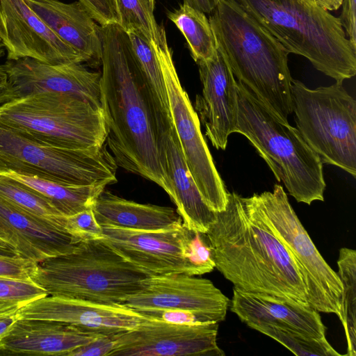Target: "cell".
Wrapping results in <instances>:
<instances>
[{
	"mask_svg": "<svg viewBox=\"0 0 356 356\" xmlns=\"http://www.w3.org/2000/svg\"><path fill=\"white\" fill-rule=\"evenodd\" d=\"M0 38L7 60L30 58L52 65L83 63L25 0H0Z\"/></svg>",
	"mask_w": 356,
	"mask_h": 356,
	"instance_id": "obj_15",
	"label": "cell"
},
{
	"mask_svg": "<svg viewBox=\"0 0 356 356\" xmlns=\"http://www.w3.org/2000/svg\"><path fill=\"white\" fill-rule=\"evenodd\" d=\"M230 309L247 324L268 323L295 330L311 337L325 339L326 327L318 312L274 296L234 287Z\"/></svg>",
	"mask_w": 356,
	"mask_h": 356,
	"instance_id": "obj_22",
	"label": "cell"
},
{
	"mask_svg": "<svg viewBox=\"0 0 356 356\" xmlns=\"http://www.w3.org/2000/svg\"><path fill=\"white\" fill-rule=\"evenodd\" d=\"M161 28L159 42L152 44L160 63L172 122L185 161L204 202L213 211L220 212L226 209L229 192L202 134L198 115L181 86L165 28Z\"/></svg>",
	"mask_w": 356,
	"mask_h": 356,
	"instance_id": "obj_11",
	"label": "cell"
},
{
	"mask_svg": "<svg viewBox=\"0 0 356 356\" xmlns=\"http://www.w3.org/2000/svg\"><path fill=\"white\" fill-rule=\"evenodd\" d=\"M1 174L36 191L64 216H72L91 208L94 200L106 187L104 185H72L12 172Z\"/></svg>",
	"mask_w": 356,
	"mask_h": 356,
	"instance_id": "obj_25",
	"label": "cell"
},
{
	"mask_svg": "<svg viewBox=\"0 0 356 356\" xmlns=\"http://www.w3.org/2000/svg\"><path fill=\"white\" fill-rule=\"evenodd\" d=\"M219 0H184L185 5L204 14H211L216 7Z\"/></svg>",
	"mask_w": 356,
	"mask_h": 356,
	"instance_id": "obj_41",
	"label": "cell"
},
{
	"mask_svg": "<svg viewBox=\"0 0 356 356\" xmlns=\"http://www.w3.org/2000/svg\"><path fill=\"white\" fill-rule=\"evenodd\" d=\"M338 275L341 280L343 318L347 341V353L356 355V251L347 248L339 250L337 260Z\"/></svg>",
	"mask_w": 356,
	"mask_h": 356,
	"instance_id": "obj_28",
	"label": "cell"
},
{
	"mask_svg": "<svg viewBox=\"0 0 356 356\" xmlns=\"http://www.w3.org/2000/svg\"><path fill=\"white\" fill-rule=\"evenodd\" d=\"M267 227L285 247L304 282L309 305L342 321L343 287L337 274L316 248L281 185L246 197Z\"/></svg>",
	"mask_w": 356,
	"mask_h": 356,
	"instance_id": "obj_10",
	"label": "cell"
},
{
	"mask_svg": "<svg viewBox=\"0 0 356 356\" xmlns=\"http://www.w3.org/2000/svg\"><path fill=\"white\" fill-rule=\"evenodd\" d=\"M205 234L215 268L234 287L310 306L293 259L246 197L229 192L226 209Z\"/></svg>",
	"mask_w": 356,
	"mask_h": 356,
	"instance_id": "obj_2",
	"label": "cell"
},
{
	"mask_svg": "<svg viewBox=\"0 0 356 356\" xmlns=\"http://www.w3.org/2000/svg\"><path fill=\"white\" fill-rule=\"evenodd\" d=\"M186 257L201 275L213 271L216 266L212 250L205 233L193 232L186 246Z\"/></svg>",
	"mask_w": 356,
	"mask_h": 356,
	"instance_id": "obj_33",
	"label": "cell"
},
{
	"mask_svg": "<svg viewBox=\"0 0 356 356\" xmlns=\"http://www.w3.org/2000/svg\"><path fill=\"white\" fill-rule=\"evenodd\" d=\"M101 238L112 249L150 275L184 273L201 275L186 257L193 231L184 224L161 231H137L103 227Z\"/></svg>",
	"mask_w": 356,
	"mask_h": 356,
	"instance_id": "obj_13",
	"label": "cell"
},
{
	"mask_svg": "<svg viewBox=\"0 0 356 356\" xmlns=\"http://www.w3.org/2000/svg\"><path fill=\"white\" fill-rule=\"evenodd\" d=\"M151 276L102 239L82 241L69 253L38 263L31 279L48 295L120 305Z\"/></svg>",
	"mask_w": 356,
	"mask_h": 356,
	"instance_id": "obj_6",
	"label": "cell"
},
{
	"mask_svg": "<svg viewBox=\"0 0 356 356\" xmlns=\"http://www.w3.org/2000/svg\"><path fill=\"white\" fill-rule=\"evenodd\" d=\"M47 296V291L31 278L0 276V300L13 301L26 305Z\"/></svg>",
	"mask_w": 356,
	"mask_h": 356,
	"instance_id": "obj_32",
	"label": "cell"
},
{
	"mask_svg": "<svg viewBox=\"0 0 356 356\" xmlns=\"http://www.w3.org/2000/svg\"><path fill=\"white\" fill-rule=\"evenodd\" d=\"M168 17L184 36L191 55L197 63L210 58L215 54L214 35L204 13L183 4L169 12Z\"/></svg>",
	"mask_w": 356,
	"mask_h": 356,
	"instance_id": "obj_26",
	"label": "cell"
},
{
	"mask_svg": "<svg viewBox=\"0 0 356 356\" xmlns=\"http://www.w3.org/2000/svg\"><path fill=\"white\" fill-rule=\"evenodd\" d=\"M0 238L19 256L36 263L71 252L82 241L61 224L22 209L1 196Z\"/></svg>",
	"mask_w": 356,
	"mask_h": 356,
	"instance_id": "obj_19",
	"label": "cell"
},
{
	"mask_svg": "<svg viewBox=\"0 0 356 356\" xmlns=\"http://www.w3.org/2000/svg\"><path fill=\"white\" fill-rule=\"evenodd\" d=\"M128 34L134 52L156 108L163 119L168 123L171 124L172 118L165 85L160 63L153 44L136 33H129Z\"/></svg>",
	"mask_w": 356,
	"mask_h": 356,
	"instance_id": "obj_27",
	"label": "cell"
},
{
	"mask_svg": "<svg viewBox=\"0 0 356 356\" xmlns=\"http://www.w3.org/2000/svg\"><path fill=\"white\" fill-rule=\"evenodd\" d=\"M37 263L20 256L0 255V276L28 279Z\"/></svg>",
	"mask_w": 356,
	"mask_h": 356,
	"instance_id": "obj_36",
	"label": "cell"
},
{
	"mask_svg": "<svg viewBox=\"0 0 356 356\" xmlns=\"http://www.w3.org/2000/svg\"><path fill=\"white\" fill-rule=\"evenodd\" d=\"M113 335H101L90 342L76 348L65 356H110L114 348Z\"/></svg>",
	"mask_w": 356,
	"mask_h": 356,
	"instance_id": "obj_38",
	"label": "cell"
},
{
	"mask_svg": "<svg viewBox=\"0 0 356 356\" xmlns=\"http://www.w3.org/2000/svg\"><path fill=\"white\" fill-rule=\"evenodd\" d=\"M5 47L1 42L0 38V58H2L5 55Z\"/></svg>",
	"mask_w": 356,
	"mask_h": 356,
	"instance_id": "obj_46",
	"label": "cell"
},
{
	"mask_svg": "<svg viewBox=\"0 0 356 356\" xmlns=\"http://www.w3.org/2000/svg\"><path fill=\"white\" fill-rule=\"evenodd\" d=\"M248 326L266 334L298 356H340L325 339H317L295 330L268 323L250 324Z\"/></svg>",
	"mask_w": 356,
	"mask_h": 356,
	"instance_id": "obj_30",
	"label": "cell"
},
{
	"mask_svg": "<svg viewBox=\"0 0 356 356\" xmlns=\"http://www.w3.org/2000/svg\"><path fill=\"white\" fill-rule=\"evenodd\" d=\"M233 74L277 118L293 112L289 52L234 0H219L209 18Z\"/></svg>",
	"mask_w": 356,
	"mask_h": 356,
	"instance_id": "obj_3",
	"label": "cell"
},
{
	"mask_svg": "<svg viewBox=\"0 0 356 356\" xmlns=\"http://www.w3.org/2000/svg\"><path fill=\"white\" fill-rule=\"evenodd\" d=\"M318 5L326 10H337L341 5L342 0H314Z\"/></svg>",
	"mask_w": 356,
	"mask_h": 356,
	"instance_id": "obj_44",
	"label": "cell"
},
{
	"mask_svg": "<svg viewBox=\"0 0 356 356\" xmlns=\"http://www.w3.org/2000/svg\"><path fill=\"white\" fill-rule=\"evenodd\" d=\"M297 129L323 163L356 176V102L336 81L316 89L292 79Z\"/></svg>",
	"mask_w": 356,
	"mask_h": 356,
	"instance_id": "obj_8",
	"label": "cell"
},
{
	"mask_svg": "<svg viewBox=\"0 0 356 356\" xmlns=\"http://www.w3.org/2000/svg\"><path fill=\"white\" fill-rule=\"evenodd\" d=\"M166 173L171 188L170 197L177 206L183 224L188 229L206 233L216 212L204 202L185 161L173 124L161 133Z\"/></svg>",
	"mask_w": 356,
	"mask_h": 356,
	"instance_id": "obj_23",
	"label": "cell"
},
{
	"mask_svg": "<svg viewBox=\"0 0 356 356\" xmlns=\"http://www.w3.org/2000/svg\"><path fill=\"white\" fill-rule=\"evenodd\" d=\"M15 99L4 65H0V106Z\"/></svg>",
	"mask_w": 356,
	"mask_h": 356,
	"instance_id": "obj_40",
	"label": "cell"
},
{
	"mask_svg": "<svg viewBox=\"0 0 356 356\" xmlns=\"http://www.w3.org/2000/svg\"><path fill=\"white\" fill-rule=\"evenodd\" d=\"M238 117L235 132L245 136L298 202L323 201V163L297 128L277 118L236 81Z\"/></svg>",
	"mask_w": 356,
	"mask_h": 356,
	"instance_id": "obj_5",
	"label": "cell"
},
{
	"mask_svg": "<svg viewBox=\"0 0 356 356\" xmlns=\"http://www.w3.org/2000/svg\"><path fill=\"white\" fill-rule=\"evenodd\" d=\"M134 311L147 318L159 320L172 324L198 325L205 323H211L202 315L181 309H135Z\"/></svg>",
	"mask_w": 356,
	"mask_h": 356,
	"instance_id": "obj_35",
	"label": "cell"
},
{
	"mask_svg": "<svg viewBox=\"0 0 356 356\" xmlns=\"http://www.w3.org/2000/svg\"><path fill=\"white\" fill-rule=\"evenodd\" d=\"M24 305L8 300H0V315L18 312Z\"/></svg>",
	"mask_w": 356,
	"mask_h": 356,
	"instance_id": "obj_43",
	"label": "cell"
},
{
	"mask_svg": "<svg viewBox=\"0 0 356 356\" xmlns=\"http://www.w3.org/2000/svg\"><path fill=\"white\" fill-rule=\"evenodd\" d=\"M15 99L27 95L56 92L76 97L102 108L101 73L82 63L52 65L24 58L4 64Z\"/></svg>",
	"mask_w": 356,
	"mask_h": 356,
	"instance_id": "obj_16",
	"label": "cell"
},
{
	"mask_svg": "<svg viewBox=\"0 0 356 356\" xmlns=\"http://www.w3.org/2000/svg\"><path fill=\"white\" fill-rule=\"evenodd\" d=\"M0 255L17 256L18 254L12 245L0 238Z\"/></svg>",
	"mask_w": 356,
	"mask_h": 356,
	"instance_id": "obj_45",
	"label": "cell"
},
{
	"mask_svg": "<svg viewBox=\"0 0 356 356\" xmlns=\"http://www.w3.org/2000/svg\"><path fill=\"white\" fill-rule=\"evenodd\" d=\"M17 312L0 315V337L7 332L17 320Z\"/></svg>",
	"mask_w": 356,
	"mask_h": 356,
	"instance_id": "obj_42",
	"label": "cell"
},
{
	"mask_svg": "<svg viewBox=\"0 0 356 356\" xmlns=\"http://www.w3.org/2000/svg\"><path fill=\"white\" fill-rule=\"evenodd\" d=\"M0 123L48 145L86 149L106 143L102 109L74 96L42 92L0 106Z\"/></svg>",
	"mask_w": 356,
	"mask_h": 356,
	"instance_id": "obj_7",
	"label": "cell"
},
{
	"mask_svg": "<svg viewBox=\"0 0 356 356\" xmlns=\"http://www.w3.org/2000/svg\"><path fill=\"white\" fill-rule=\"evenodd\" d=\"M197 64L202 90L196 96L195 111L213 146L224 150L237 124L236 80L217 48L210 58Z\"/></svg>",
	"mask_w": 356,
	"mask_h": 356,
	"instance_id": "obj_18",
	"label": "cell"
},
{
	"mask_svg": "<svg viewBox=\"0 0 356 356\" xmlns=\"http://www.w3.org/2000/svg\"><path fill=\"white\" fill-rule=\"evenodd\" d=\"M289 54L300 55L336 81L356 74V48L340 19L314 0H234Z\"/></svg>",
	"mask_w": 356,
	"mask_h": 356,
	"instance_id": "obj_4",
	"label": "cell"
},
{
	"mask_svg": "<svg viewBox=\"0 0 356 356\" xmlns=\"http://www.w3.org/2000/svg\"><path fill=\"white\" fill-rule=\"evenodd\" d=\"M117 168L106 143L86 149L57 147L0 123V174L12 172L72 185L106 186L117 182Z\"/></svg>",
	"mask_w": 356,
	"mask_h": 356,
	"instance_id": "obj_9",
	"label": "cell"
},
{
	"mask_svg": "<svg viewBox=\"0 0 356 356\" xmlns=\"http://www.w3.org/2000/svg\"><path fill=\"white\" fill-rule=\"evenodd\" d=\"M119 25L127 33H136L150 43H156L161 26L155 19V0H115Z\"/></svg>",
	"mask_w": 356,
	"mask_h": 356,
	"instance_id": "obj_29",
	"label": "cell"
},
{
	"mask_svg": "<svg viewBox=\"0 0 356 356\" xmlns=\"http://www.w3.org/2000/svg\"><path fill=\"white\" fill-rule=\"evenodd\" d=\"M91 209L102 227L161 231L183 225L181 216L173 208L137 203L105 189L94 200Z\"/></svg>",
	"mask_w": 356,
	"mask_h": 356,
	"instance_id": "obj_24",
	"label": "cell"
},
{
	"mask_svg": "<svg viewBox=\"0 0 356 356\" xmlns=\"http://www.w3.org/2000/svg\"><path fill=\"white\" fill-rule=\"evenodd\" d=\"M56 35L75 51L83 63L101 65V26L79 1L25 0Z\"/></svg>",
	"mask_w": 356,
	"mask_h": 356,
	"instance_id": "obj_21",
	"label": "cell"
},
{
	"mask_svg": "<svg viewBox=\"0 0 356 356\" xmlns=\"http://www.w3.org/2000/svg\"><path fill=\"white\" fill-rule=\"evenodd\" d=\"M100 26L119 24L115 0H79Z\"/></svg>",
	"mask_w": 356,
	"mask_h": 356,
	"instance_id": "obj_37",
	"label": "cell"
},
{
	"mask_svg": "<svg viewBox=\"0 0 356 356\" xmlns=\"http://www.w3.org/2000/svg\"><path fill=\"white\" fill-rule=\"evenodd\" d=\"M99 336L60 321L17 318L0 337V355L65 356Z\"/></svg>",
	"mask_w": 356,
	"mask_h": 356,
	"instance_id": "obj_20",
	"label": "cell"
},
{
	"mask_svg": "<svg viewBox=\"0 0 356 356\" xmlns=\"http://www.w3.org/2000/svg\"><path fill=\"white\" fill-rule=\"evenodd\" d=\"M142 289L120 304L134 310L174 309L190 311L209 322L225 320L230 300L207 279L184 273L151 275Z\"/></svg>",
	"mask_w": 356,
	"mask_h": 356,
	"instance_id": "obj_14",
	"label": "cell"
},
{
	"mask_svg": "<svg viewBox=\"0 0 356 356\" xmlns=\"http://www.w3.org/2000/svg\"><path fill=\"white\" fill-rule=\"evenodd\" d=\"M65 229L82 241L101 239L103 236L102 227L97 222L91 208L66 216Z\"/></svg>",
	"mask_w": 356,
	"mask_h": 356,
	"instance_id": "obj_34",
	"label": "cell"
},
{
	"mask_svg": "<svg viewBox=\"0 0 356 356\" xmlns=\"http://www.w3.org/2000/svg\"><path fill=\"white\" fill-rule=\"evenodd\" d=\"M101 104L106 145L118 166L147 179L170 196L160 135L171 124L159 114L133 50L118 24L101 26Z\"/></svg>",
	"mask_w": 356,
	"mask_h": 356,
	"instance_id": "obj_1",
	"label": "cell"
},
{
	"mask_svg": "<svg viewBox=\"0 0 356 356\" xmlns=\"http://www.w3.org/2000/svg\"><path fill=\"white\" fill-rule=\"evenodd\" d=\"M17 318L60 321L82 331L99 335L123 332L149 319L122 305H106L51 296L26 304L18 310Z\"/></svg>",
	"mask_w": 356,
	"mask_h": 356,
	"instance_id": "obj_17",
	"label": "cell"
},
{
	"mask_svg": "<svg viewBox=\"0 0 356 356\" xmlns=\"http://www.w3.org/2000/svg\"><path fill=\"white\" fill-rule=\"evenodd\" d=\"M0 196L33 214L54 220L65 228V218L46 198L24 184L0 174Z\"/></svg>",
	"mask_w": 356,
	"mask_h": 356,
	"instance_id": "obj_31",
	"label": "cell"
},
{
	"mask_svg": "<svg viewBox=\"0 0 356 356\" xmlns=\"http://www.w3.org/2000/svg\"><path fill=\"white\" fill-rule=\"evenodd\" d=\"M218 330V323L179 325L149 318L114 334L110 356H224Z\"/></svg>",
	"mask_w": 356,
	"mask_h": 356,
	"instance_id": "obj_12",
	"label": "cell"
},
{
	"mask_svg": "<svg viewBox=\"0 0 356 356\" xmlns=\"http://www.w3.org/2000/svg\"><path fill=\"white\" fill-rule=\"evenodd\" d=\"M341 24L345 29L348 40L356 48V0H342Z\"/></svg>",
	"mask_w": 356,
	"mask_h": 356,
	"instance_id": "obj_39",
	"label": "cell"
}]
</instances>
